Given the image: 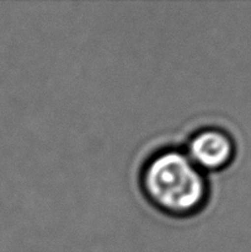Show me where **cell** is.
<instances>
[{"label": "cell", "mask_w": 251, "mask_h": 252, "mask_svg": "<svg viewBox=\"0 0 251 252\" xmlns=\"http://www.w3.org/2000/svg\"><path fill=\"white\" fill-rule=\"evenodd\" d=\"M139 182L153 207L177 218L202 211L211 193L206 172L179 148H164L150 155L140 170Z\"/></svg>", "instance_id": "6da1fadb"}, {"label": "cell", "mask_w": 251, "mask_h": 252, "mask_svg": "<svg viewBox=\"0 0 251 252\" xmlns=\"http://www.w3.org/2000/svg\"><path fill=\"white\" fill-rule=\"evenodd\" d=\"M235 150L234 139L226 130L206 127L191 135L185 152L191 161L207 174L229 166L235 157Z\"/></svg>", "instance_id": "7a4b0ae2"}]
</instances>
